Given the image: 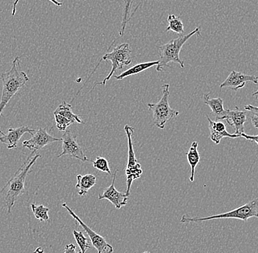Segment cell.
Masks as SVG:
<instances>
[{
    "label": "cell",
    "instance_id": "6da1fadb",
    "mask_svg": "<svg viewBox=\"0 0 258 253\" xmlns=\"http://www.w3.org/2000/svg\"><path fill=\"white\" fill-rule=\"evenodd\" d=\"M0 79L3 82V93L0 100L1 116L8 103L19 93L22 87L25 86L30 78L25 72L21 70L20 59L16 56L13 62L11 70L2 74L0 75ZM0 134L3 135L5 133L0 130Z\"/></svg>",
    "mask_w": 258,
    "mask_h": 253
},
{
    "label": "cell",
    "instance_id": "7a4b0ae2",
    "mask_svg": "<svg viewBox=\"0 0 258 253\" xmlns=\"http://www.w3.org/2000/svg\"><path fill=\"white\" fill-rule=\"evenodd\" d=\"M40 154H35L33 157H29L24 162L23 165L19 167V170L13 176L11 180L8 181L7 185L2 190L0 193H3L5 188H8L7 193L5 198V202L8 208V213L10 214L18 198L24 194L25 192V181L27 175L31 172L30 168L35 163L37 159L40 158Z\"/></svg>",
    "mask_w": 258,
    "mask_h": 253
},
{
    "label": "cell",
    "instance_id": "3957f363",
    "mask_svg": "<svg viewBox=\"0 0 258 253\" xmlns=\"http://www.w3.org/2000/svg\"><path fill=\"white\" fill-rule=\"evenodd\" d=\"M201 35V28L197 27L192 32L185 35H180L179 38L171 40L168 43L159 47V54L160 59L159 64L156 66V71H163L165 67H170L169 63L174 62L178 64L181 68H184L185 65L183 61L180 59V52L183 45L188 41L193 35Z\"/></svg>",
    "mask_w": 258,
    "mask_h": 253
},
{
    "label": "cell",
    "instance_id": "277c9868",
    "mask_svg": "<svg viewBox=\"0 0 258 253\" xmlns=\"http://www.w3.org/2000/svg\"><path fill=\"white\" fill-rule=\"evenodd\" d=\"M251 217L258 218V198L249 201L244 205L236 208L230 212L225 213L215 214L205 217H189L186 214L182 217L180 222L182 223H189V222H201L208 220H217V219H236L242 221H247Z\"/></svg>",
    "mask_w": 258,
    "mask_h": 253
},
{
    "label": "cell",
    "instance_id": "5b68a950",
    "mask_svg": "<svg viewBox=\"0 0 258 253\" xmlns=\"http://www.w3.org/2000/svg\"><path fill=\"white\" fill-rule=\"evenodd\" d=\"M162 97L159 102L148 103L149 110L153 112V119L154 125L160 129H164L166 124L171 119L179 115V111L172 109L169 106V98L170 95L169 85H163L161 87Z\"/></svg>",
    "mask_w": 258,
    "mask_h": 253
},
{
    "label": "cell",
    "instance_id": "8992f818",
    "mask_svg": "<svg viewBox=\"0 0 258 253\" xmlns=\"http://www.w3.org/2000/svg\"><path fill=\"white\" fill-rule=\"evenodd\" d=\"M131 55H132V51H131L130 45L128 43H122V44L116 46L112 50V52L104 54L102 57V60L110 61L111 63H112V69H111L109 75L102 81L96 83L93 88L96 85L105 86L106 82L110 79L114 72L117 71V70L122 69L124 66L129 65L132 63Z\"/></svg>",
    "mask_w": 258,
    "mask_h": 253
},
{
    "label": "cell",
    "instance_id": "52a82bcc",
    "mask_svg": "<svg viewBox=\"0 0 258 253\" xmlns=\"http://www.w3.org/2000/svg\"><path fill=\"white\" fill-rule=\"evenodd\" d=\"M124 130L126 133L127 139H128V161H127L126 168H125V175H126L127 185L125 194L129 197L131 194L130 190L132 183L135 180L140 178L143 172L141 165L137 161L135 150H134L132 135H133L134 131H135V128L126 125L124 127Z\"/></svg>",
    "mask_w": 258,
    "mask_h": 253
},
{
    "label": "cell",
    "instance_id": "ba28073f",
    "mask_svg": "<svg viewBox=\"0 0 258 253\" xmlns=\"http://www.w3.org/2000/svg\"><path fill=\"white\" fill-rule=\"evenodd\" d=\"M62 206L64 209H66V210L69 212V213L76 220V222H78L81 227L86 232L89 238H90L92 244L96 248L98 253H112L114 252L112 246L110 244H108L107 241L105 240V238L98 234L94 230H92L85 222L82 221L80 217L73 212L72 209L66 203L62 204Z\"/></svg>",
    "mask_w": 258,
    "mask_h": 253
},
{
    "label": "cell",
    "instance_id": "9c48e42d",
    "mask_svg": "<svg viewBox=\"0 0 258 253\" xmlns=\"http://www.w3.org/2000/svg\"><path fill=\"white\" fill-rule=\"evenodd\" d=\"M62 152L57 156L58 158L63 156H69L82 161L87 162L89 159L85 155L82 147L77 142V135L70 130H66L62 136Z\"/></svg>",
    "mask_w": 258,
    "mask_h": 253
},
{
    "label": "cell",
    "instance_id": "30bf717a",
    "mask_svg": "<svg viewBox=\"0 0 258 253\" xmlns=\"http://www.w3.org/2000/svg\"><path fill=\"white\" fill-rule=\"evenodd\" d=\"M58 141H62V138L51 136L46 132V128L40 127L33 135H32V138L30 140L24 141L22 145L24 147L32 151V155L35 151L43 149L48 144Z\"/></svg>",
    "mask_w": 258,
    "mask_h": 253
},
{
    "label": "cell",
    "instance_id": "8fae6325",
    "mask_svg": "<svg viewBox=\"0 0 258 253\" xmlns=\"http://www.w3.org/2000/svg\"><path fill=\"white\" fill-rule=\"evenodd\" d=\"M117 170L115 171L113 174L112 183L109 188H106L103 192L102 194H99L98 199H106L112 203V205L117 209H120L122 206L127 205L128 197L125 194V193H121L115 188L114 183H115L116 176H117Z\"/></svg>",
    "mask_w": 258,
    "mask_h": 253
},
{
    "label": "cell",
    "instance_id": "7c38bea8",
    "mask_svg": "<svg viewBox=\"0 0 258 253\" xmlns=\"http://www.w3.org/2000/svg\"><path fill=\"white\" fill-rule=\"evenodd\" d=\"M246 82H252V83L258 85V77L254 75H246V74L242 73L241 72L232 71L228 75L225 81L221 83L220 88L233 89L235 91L243 88L245 87Z\"/></svg>",
    "mask_w": 258,
    "mask_h": 253
},
{
    "label": "cell",
    "instance_id": "4fadbf2b",
    "mask_svg": "<svg viewBox=\"0 0 258 253\" xmlns=\"http://www.w3.org/2000/svg\"><path fill=\"white\" fill-rule=\"evenodd\" d=\"M246 111L240 110L239 108L235 107L233 110L227 109L225 116V120L230 126L235 128L234 134L241 137L242 133H244V124L247 120Z\"/></svg>",
    "mask_w": 258,
    "mask_h": 253
},
{
    "label": "cell",
    "instance_id": "5bb4252c",
    "mask_svg": "<svg viewBox=\"0 0 258 253\" xmlns=\"http://www.w3.org/2000/svg\"><path fill=\"white\" fill-rule=\"evenodd\" d=\"M35 130L30 128L28 126H22L18 128H10L7 134L0 136V142L7 145L8 149H16L18 142L25 133H30L33 135Z\"/></svg>",
    "mask_w": 258,
    "mask_h": 253
},
{
    "label": "cell",
    "instance_id": "9a60e30c",
    "mask_svg": "<svg viewBox=\"0 0 258 253\" xmlns=\"http://www.w3.org/2000/svg\"><path fill=\"white\" fill-rule=\"evenodd\" d=\"M207 119L209 122L210 138L216 145L219 144L221 140L223 138H240L238 135L228 133L223 122L211 120L208 116Z\"/></svg>",
    "mask_w": 258,
    "mask_h": 253
},
{
    "label": "cell",
    "instance_id": "2e32d148",
    "mask_svg": "<svg viewBox=\"0 0 258 253\" xmlns=\"http://www.w3.org/2000/svg\"><path fill=\"white\" fill-rule=\"evenodd\" d=\"M203 102L209 106L216 120H225L227 109L224 107V101L220 98H211L210 93H205L203 95Z\"/></svg>",
    "mask_w": 258,
    "mask_h": 253
},
{
    "label": "cell",
    "instance_id": "e0dca14e",
    "mask_svg": "<svg viewBox=\"0 0 258 253\" xmlns=\"http://www.w3.org/2000/svg\"><path fill=\"white\" fill-rule=\"evenodd\" d=\"M77 183L76 188L78 190V194L80 196H86L89 190L96 185V177L93 174H86V175L77 176Z\"/></svg>",
    "mask_w": 258,
    "mask_h": 253
},
{
    "label": "cell",
    "instance_id": "ac0fdd59",
    "mask_svg": "<svg viewBox=\"0 0 258 253\" xmlns=\"http://www.w3.org/2000/svg\"><path fill=\"white\" fill-rule=\"evenodd\" d=\"M187 160L188 165L191 167V174H190V182H194L195 180V168L198 166V164L201 162V155L198 151V141H193L191 147L186 153Z\"/></svg>",
    "mask_w": 258,
    "mask_h": 253
},
{
    "label": "cell",
    "instance_id": "d6986e66",
    "mask_svg": "<svg viewBox=\"0 0 258 253\" xmlns=\"http://www.w3.org/2000/svg\"><path fill=\"white\" fill-rule=\"evenodd\" d=\"M158 64H159V60L137 64L133 66V67H131V68L128 69V70L122 72V73L114 75V78L117 80H122L124 78H127V77L137 75V74L140 73V72H144L145 70L151 68L153 66H157Z\"/></svg>",
    "mask_w": 258,
    "mask_h": 253
},
{
    "label": "cell",
    "instance_id": "ffe728a7",
    "mask_svg": "<svg viewBox=\"0 0 258 253\" xmlns=\"http://www.w3.org/2000/svg\"><path fill=\"white\" fill-rule=\"evenodd\" d=\"M54 114H59L62 117H66L69 121L72 122V124H85L83 121L81 119L80 116L73 113L72 105L69 104L63 101L54 111Z\"/></svg>",
    "mask_w": 258,
    "mask_h": 253
},
{
    "label": "cell",
    "instance_id": "44dd1931",
    "mask_svg": "<svg viewBox=\"0 0 258 253\" xmlns=\"http://www.w3.org/2000/svg\"><path fill=\"white\" fill-rule=\"evenodd\" d=\"M135 0H123V11H122V22H121L120 30L119 32L120 36H122L125 32V27L130 20V13L132 11Z\"/></svg>",
    "mask_w": 258,
    "mask_h": 253
},
{
    "label": "cell",
    "instance_id": "7402d4cb",
    "mask_svg": "<svg viewBox=\"0 0 258 253\" xmlns=\"http://www.w3.org/2000/svg\"><path fill=\"white\" fill-rule=\"evenodd\" d=\"M167 22H168V26L166 29V31L174 32L179 35H181L184 32V26L180 18L172 14L167 17Z\"/></svg>",
    "mask_w": 258,
    "mask_h": 253
},
{
    "label": "cell",
    "instance_id": "603a6c76",
    "mask_svg": "<svg viewBox=\"0 0 258 253\" xmlns=\"http://www.w3.org/2000/svg\"><path fill=\"white\" fill-rule=\"evenodd\" d=\"M31 209L35 218L38 219L40 221H48V212L49 209L43 205H36L35 204H31Z\"/></svg>",
    "mask_w": 258,
    "mask_h": 253
},
{
    "label": "cell",
    "instance_id": "cb8c5ba5",
    "mask_svg": "<svg viewBox=\"0 0 258 253\" xmlns=\"http://www.w3.org/2000/svg\"><path fill=\"white\" fill-rule=\"evenodd\" d=\"M73 234H74V238H75L77 244L80 246L81 252L86 253L87 250L91 247L90 244V239L85 237V235L82 231L74 230L73 231Z\"/></svg>",
    "mask_w": 258,
    "mask_h": 253
},
{
    "label": "cell",
    "instance_id": "d4e9b609",
    "mask_svg": "<svg viewBox=\"0 0 258 253\" xmlns=\"http://www.w3.org/2000/svg\"><path fill=\"white\" fill-rule=\"evenodd\" d=\"M93 165L95 168L100 171V172L107 174L108 175H111V174H112L110 167H109V162H108L107 159H105L104 157L98 156L96 159L93 161Z\"/></svg>",
    "mask_w": 258,
    "mask_h": 253
},
{
    "label": "cell",
    "instance_id": "484cf974",
    "mask_svg": "<svg viewBox=\"0 0 258 253\" xmlns=\"http://www.w3.org/2000/svg\"><path fill=\"white\" fill-rule=\"evenodd\" d=\"M55 119L56 127L59 131L64 132L67 130L68 127L72 125V122L66 119V117L59 115V114H54Z\"/></svg>",
    "mask_w": 258,
    "mask_h": 253
},
{
    "label": "cell",
    "instance_id": "4316f807",
    "mask_svg": "<svg viewBox=\"0 0 258 253\" xmlns=\"http://www.w3.org/2000/svg\"><path fill=\"white\" fill-rule=\"evenodd\" d=\"M48 1L51 2V3H53V4L55 5L56 6H57V7H61V6H62V3H59V2H58L57 0H48ZM19 0H16L15 2H14V6H13V9H12V16H14L16 15V7H17L18 3H19Z\"/></svg>",
    "mask_w": 258,
    "mask_h": 253
},
{
    "label": "cell",
    "instance_id": "83f0119b",
    "mask_svg": "<svg viewBox=\"0 0 258 253\" xmlns=\"http://www.w3.org/2000/svg\"><path fill=\"white\" fill-rule=\"evenodd\" d=\"M64 253H82L81 251L77 252L76 246L73 244H67L64 246Z\"/></svg>",
    "mask_w": 258,
    "mask_h": 253
},
{
    "label": "cell",
    "instance_id": "f1b7e54d",
    "mask_svg": "<svg viewBox=\"0 0 258 253\" xmlns=\"http://www.w3.org/2000/svg\"><path fill=\"white\" fill-rule=\"evenodd\" d=\"M241 137H243L245 139L248 140V141H252L257 143L258 145V135H249L246 134V133H242Z\"/></svg>",
    "mask_w": 258,
    "mask_h": 253
},
{
    "label": "cell",
    "instance_id": "f546056e",
    "mask_svg": "<svg viewBox=\"0 0 258 253\" xmlns=\"http://www.w3.org/2000/svg\"><path fill=\"white\" fill-rule=\"evenodd\" d=\"M245 111H250L252 114H258V106H251V105H246L244 107Z\"/></svg>",
    "mask_w": 258,
    "mask_h": 253
},
{
    "label": "cell",
    "instance_id": "4dcf8cb0",
    "mask_svg": "<svg viewBox=\"0 0 258 253\" xmlns=\"http://www.w3.org/2000/svg\"><path fill=\"white\" fill-rule=\"evenodd\" d=\"M251 121L253 126L258 129V114H253L251 117Z\"/></svg>",
    "mask_w": 258,
    "mask_h": 253
},
{
    "label": "cell",
    "instance_id": "1f68e13d",
    "mask_svg": "<svg viewBox=\"0 0 258 253\" xmlns=\"http://www.w3.org/2000/svg\"><path fill=\"white\" fill-rule=\"evenodd\" d=\"M33 253H44V250H43V249L42 247H38L35 251H34Z\"/></svg>",
    "mask_w": 258,
    "mask_h": 253
},
{
    "label": "cell",
    "instance_id": "d6a6232c",
    "mask_svg": "<svg viewBox=\"0 0 258 253\" xmlns=\"http://www.w3.org/2000/svg\"><path fill=\"white\" fill-rule=\"evenodd\" d=\"M253 97H257L258 96V90H256L254 93L252 94Z\"/></svg>",
    "mask_w": 258,
    "mask_h": 253
},
{
    "label": "cell",
    "instance_id": "836d02e7",
    "mask_svg": "<svg viewBox=\"0 0 258 253\" xmlns=\"http://www.w3.org/2000/svg\"><path fill=\"white\" fill-rule=\"evenodd\" d=\"M144 253H150L149 252H145Z\"/></svg>",
    "mask_w": 258,
    "mask_h": 253
},
{
    "label": "cell",
    "instance_id": "e575fe53",
    "mask_svg": "<svg viewBox=\"0 0 258 253\" xmlns=\"http://www.w3.org/2000/svg\"></svg>",
    "mask_w": 258,
    "mask_h": 253
}]
</instances>
